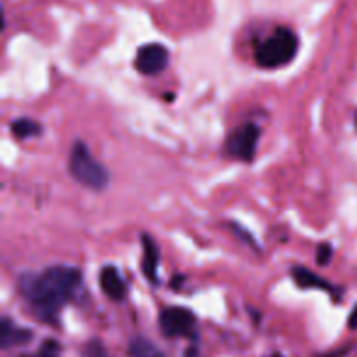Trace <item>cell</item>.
<instances>
[{
	"label": "cell",
	"mask_w": 357,
	"mask_h": 357,
	"mask_svg": "<svg viewBox=\"0 0 357 357\" xmlns=\"http://www.w3.org/2000/svg\"><path fill=\"white\" fill-rule=\"evenodd\" d=\"M17 288L38 319L52 321L80 293L82 272L68 265H54L42 272L23 274Z\"/></svg>",
	"instance_id": "6da1fadb"
},
{
	"label": "cell",
	"mask_w": 357,
	"mask_h": 357,
	"mask_svg": "<svg viewBox=\"0 0 357 357\" xmlns=\"http://www.w3.org/2000/svg\"><path fill=\"white\" fill-rule=\"evenodd\" d=\"M298 37L291 28L279 26L258 45L255 58L261 68H279L293 61L298 52Z\"/></svg>",
	"instance_id": "7a4b0ae2"
},
{
	"label": "cell",
	"mask_w": 357,
	"mask_h": 357,
	"mask_svg": "<svg viewBox=\"0 0 357 357\" xmlns=\"http://www.w3.org/2000/svg\"><path fill=\"white\" fill-rule=\"evenodd\" d=\"M68 171L77 183L84 185L89 190H103L110 181L108 171L103 164L94 159L89 146L84 142L73 143L68 157Z\"/></svg>",
	"instance_id": "3957f363"
},
{
	"label": "cell",
	"mask_w": 357,
	"mask_h": 357,
	"mask_svg": "<svg viewBox=\"0 0 357 357\" xmlns=\"http://www.w3.org/2000/svg\"><path fill=\"white\" fill-rule=\"evenodd\" d=\"M159 326L164 337L167 338L194 337L197 330V319L192 310L183 307H167L160 312Z\"/></svg>",
	"instance_id": "277c9868"
},
{
	"label": "cell",
	"mask_w": 357,
	"mask_h": 357,
	"mask_svg": "<svg viewBox=\"0 0 357 357\" xmlns=\"http://www.w3.org/2000/svg\"><path fill=\"white\" fill-rule=\"evenodd\" d=\"M258 142H260V128L253 122H246L229 136L225 149L236 159L251 162L257 155Z\"/></svg>",
	"instance_id": "5b68a950"
},
{
	"label": "cell",
	"mask_w": 357,
	"mask_h": 357,
	"mask_svg": "<svg viewBox=\"0 0 357 357\" xmlns=\"http://www.w3.org/2000/svg\"><path fill=\"white\" fill-rule=\"evenodd\" d=\"M169 65V51L162 44H145L138 49L135 66L143 75H157Z\"/></svg>",
	"instance_id": "8992f818"
},
{
	"label": "cell",
	"mask_w": 357,
	"mask_h": 357,
	"mask_svg": "<svg viewBox=\"0 0 357 357\" xmlns=\"http://www.w3.org/2000/svg\"><path fill=\"white\" fill-rule=\"evenodd\" d=\"M142 246H143V258H142V271L145 278L149 279L150 284H159V261L160 253L159 246H157L155 239L149 234L142 236Z\"/></svg>",
	"instance_id": "52a82bcc"
},
{
	"label": "cell",
	"mask_w": 357,
	"mask_h": 357,
	"mask_svg": "<svg viewBox=\"0 0 357 357\" xmlns=\"http://www.w3.org/2000/svg\"><path fill=\"white\" fill-rule=\"evenodd\" d=\"M100 286L103 289L105 295L108 296L114 302H121L126 296V284L122 281L121 274L115 267L107 265V267L101 268L100 272Z\"/></svg>",
	"instance_id": "ba28073f"
},
{
	"label": "cell",
	"mask_w": 357,
	"mask_h": 357,
	"mask_svg": "<svg viewBox=\"0 0 357 357\" xmlns=\"http://www.w3.org/2000/svg\"><path fill=\"white\" fill-rule=\"evenodd\" d=\"M31 331L24 330V328L16 326L10 323L7 317L2 319V326H0V345L2 349L16 347V345H24L31 340Z\"/></svg>",
	"instance_id": "9c48e42d"
},
{
	"label": "cell",
	"mask_w": 357,
	"mask_h": 357,
	"mask_svg": "<svg viewBox=\"0 0 357 357\" xmlns=\"http://www.w3.org/2000/svg\"><path fill=\"white\" fill-rule=\"evenodd\" d=\"M291 275L295 279L296 284L303 289H312V288H321L324 291L333 293V286L330 282H326L324 279H321L319 275L314 274L312 271L305 267H293L291 268Z\"/></svg>",
	"instance_id": "30bf717a"
},
{
	"label": "cell",
	"mask_w": 357,
	"mask_h": 357,
	"mask_svg": "<svg viewBox=\"0 0 357 357\" xmlns=\"http://www.w3.org/2000/svg\"><path fill=\"white\" fill-rule=\"evenodd\" d=\"M129 357H166L159 347L146 338H135L129 344Z\"/></svg>",
	"instance_id": "8fae6325"
},
{
	"label": "cell",
	"mask_w": 357,
	"mask_h": 357,
	"mask_svg": "<svg viewBox=\"0 0 357 357\" xmlns=\"http://www.w3.org/2000/svg\"><path fill=\"white\" fill-rule=\"evenodd\" d=\"M10 131L16 138H33V136H38L42 132V128L38 122L31 121V119H16L10 124Z\"/></svg>",
	"instance_id": "7c38bea8"
},
{
	"label": "cell",
	"mask_w": 357,
	"mask_h": 357,
	"mask_svg": "<svg viewBox=\"0 0 357 357\" xmlns=\"http://www.w3.org/2000/svg\"><path fill=\"white\" fill-rule=\"evenodd\" d=\"M82 357H110V356H108V352L105 351V347L101 345V342L93 340V342H89V344L84 345Z\"/></svg>",
	"instance_id": "4fadbf2b"
},
{
	"label": "cell",
	"mask_w": 357,
	"mask_h": 357,
	"mask_svg": "<svg viewBox=\"0 0 357 357\" xmlns=\"http://www.w3.org/2000/svg\"><path fill=\"white\" fill-rule=\"evenodd\" d=\"M331 258H333V248H331L330 243H323L319 244V248H317V253H316V261L319 265H328L331 261Z\"/></svg>",
	"instance_id": "5bb4252c"
},
{
	"label": "cell",
	"mask_w": 357,
	"mask_h": 357,
	"mask_svg": "<svg viewBox=\"0 0 357 357\" xmlns=\"http://www.w3.org/2000/svg\"><path fill=\"white\" fill-rule=\"evenodd\" d=\"M56 347H58V345L52 344V342H47V344H45L44 347L40 349V352H37V354H28L21 357H56Z\"/></svg>",
	"instance_id": "9a60e30c"
},
{
	"label": "cell",
	"mask_w": 357,
	"mask_h": 357,
	"mask_svg": "<svg viewBox=\"0 0 357 357\" xmlns=\"http://www.w3.org/2000/svg\"><path fill=\"white\" fill-rule=\"evenodd\" d=\"M349 328L351 330H357V305L352 309L351 316H349Z\"/></svg>",
	"instance_id": "2e32d148"
},
{
	"label": "cell",
	"mask_w": 357,
	"mask_h": 357,
	"mask_svg": "<svg viewBox=\"0 0 357 357\" xmlns=\"http://www.w3.org/2000/svg\"><path fill=\"white\" fill-rule=\"evenodd\" d=\"M356 129H357V114H356Z\"/></svg>",
	"instance_id": "e0dca14e"
},
{
	"label": "cell",
	"mask_w": 357,
	"mask_h": 357,
	"mask_svg": "<svg viewBox=\"0 0 357 357\" xmlns=\"http://www.w3.org/2000/svg\"><path fill=\"white\" fill-rule=\"evenodd\" d=\"M272 357H282V356H279V354H274Z\"/></svg>",
	"instance_id": "ac0fdd59"
}]
</instances>
